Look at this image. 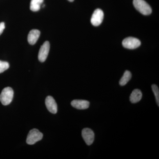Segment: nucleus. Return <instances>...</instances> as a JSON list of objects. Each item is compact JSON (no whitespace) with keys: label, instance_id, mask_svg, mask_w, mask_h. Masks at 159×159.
<instances>
[{"label":"nucleus","instance_id":"1","mask_svg":"<svg viewBox=\"0 0 159 159\" xmlns=\"http://www.w3.org/2000/svg\"><path fill=\"white\" fill-rule=\"evenodd\" d=\"M134 6L135 8L140 13L144 15H149L151 14L150 6L144 0H134Z\"/></svg>","mask_w":159,"mask_h":159},{"label":"nucleus","instance_id":"2","mask_svg":"<svg viewBox=\"0 0 159 159\" xmlns=\"http://www.w3.org/2000/svg\"><path fill=\"white\" fill-rule=\"evenodd\" d=\"M14 92L11 88H5L0 94V101L3 105H9L13 99Z\"/></svg>","mask_w":159,"mask_h":159},{"label":"nucleus","instance_id":"3","mask_svg":"<svg viewBox=\"0 0 159 159\" xmlns=\"http://www.w3.org/2000/svg\"><path fill=\"white\" fill-rule=\"evenodd\" d=\"M43 134L38 129H33L29 131L26 142L29 145H34L43 139Z\"/></svg>","mask_w":159,"mask_h":159},{"label":"nucleus","instance_id":"4","mask_svg":"<svg viewBox=\"0 0 159 159\" xmlns=\"http://www.w3.org/2000/svg\"><path fill=\"white\" fill-rule=\"evenodd\" d=\"M122 44L125 48L134 49L139 48L141 45V43L140 40L138 39L129 37L123 40Z\"/></svg>","mask_w":159,"mask_h":159},{"label":"nucleus","instance_id":"5","mask_svg":"<svg viewBox=\"0 0 159 159\" xmlns=\"http://www.w3.org/2000/svg\"><path fill=\"white\" fill-rule=\"evenodd\" d=\"M104 14L101 9H98L94 11L92 17L91 22L94 26H99L103 20Z\"/></svg>","mask_w":159,"mask_h":159},{"label":"nucleus","instance_id":"6","mask_svg":"<svg viewBox=\"0 0 159 159\" xmlns=\"http://www.w3.org/2000/svg\"><path fill=\"white\" fill-rule=\"evenodd\" d=\"M50 48V44L48 41L45 42L41 47L38 54L39 60L40 62H44L47 59Z\"/></svg>","mask_w":159,"mask_h":159},{"label":"nucleus","instance_id":"7","mask_svg":"<svg viewBox=\"0 0 159 159\" xmlns=\"http://www.w3.org/2000/svg\"><path fill=\"white\" fill-rule=\"evenodd\" d=\"M82 136L86 144L90 145L94 141L95 134L94 132L89 128H84L82 131Z\"/></svg>","mask_w":159,"mask_h":159},{"label":"nucleus","instance_id":"8","mask_svg":"<svg viewBox=\"0 0 159 159\" xmlns=\"http://www.w3.org/2000/svg\"><path fill=\"white\" fill-rule=\"evenodd\" d=\"M45 104L47 109L50 112L54 114L57 113V104L53 97L51 96H48L46 99Z\"/></svg>","mask_w":159,"mask_h":159},{"label":"nucleus","instance_id":"9","mask_svg":"<svg viewBox=\"0 0 159 159\" xmlns=\"http://www.w3.org/2000/svg\"><path fill=\"white\" fill-rule=\"evenodd\" d=\"M71 104L72 106L77 109L84 110L89 108L90 102L87 100L75 99L71 102Z\"/></svg>","mask_w":159,"mask_h":159},{"label":"nucleus","instance_id":"10","mask_svg":"<svg viewBox=\"0 0 159 159\" xmlns=\"http://www.w3.org/2000/svg\"><path fill=\"white\" fill-rule=\"evenodd\" d=\"M40 35V32L37 29H33L29 32L28 35V40L30 44L34 45L37 42Z\"/></svg>","mask_w":159,"mask_h":159},{"label":"nucleus","instance_id":"11","mask_svg":"<svg viewBox=\"0 0 159 159\" xmlns=\"http://www.w3.org/2000/svg\"><path fill=\"white\" fill-rule=\"evenodd\" d=\"M142 94L141 90L136 89L133 91L131 94L129 99L130 102L133 103H135L139 102L142 99Z\"/></svg>","mask_w":159,"mask_h":159},{"label":"nucleus","instance_id":"12","mask_svg":"<svg viewBox=\"0 0 159 159\" xmlns=\"http://www.w3.org/2000/svg\"><path fill=\"white\" fill-rule=\"evenodd\" d=\"M132 74L128 70L125 71L119 81V84L122 86L125 85L130 80Z\"/></svg>","mask_w":159,"mask_h":159},{"label":"nucleus","instance_id":"13","mask_svg":"<svg viewBox=\"0 0 159 159\" xmlns=\"http://www.w3.org/2000/svg\"><path fill=\"white\" fill-rule=\"evenodd\" d=\"M43 0H31L30 3V9L32 11H37L40 9L41 4Z\"/></svg>","mask_w":159,"mask_h":159},{"label":"nucleus","instance_id":"14","mask_svg":"<svg viewBox=\"0 0 159 159\" xmlns=\"http://www.w3.org/2000/svg\"><path fill=\"white\" fill-rule=\"evenodd\" d=\"M152 90L153 91L154 94L155 96L156 99V101L157 104L158 106H159V90L158 87L156 85V84H152Z\"/></svg>","mask_w":159,"mask_h":159},{"label":"nucleus","instance_id":"15","mask_svg":"<svg viewBox=\"0 0 159 159\" xmlns=\"http://www.w3.org/2000/svg\"><path fill=\"white\" fill-rule=\"evenodd\" d=\"M9 67V63L0 61V74L8 70Z\"/></svg>","mask_w":159,"mask_h":159},{"label":"nucleus","instance_id":"16","mask_svg":"<svg viewBox=\"0 0 159 159\" xmlns=\"http://www.w3.org/2000/svg\"><path fill=\"white\" fill-rule=\"evenodd\" d=\"M5 29V24L4 22L0 23V35L2 33L3 31Z\"/></svg>","mask_w":159,"mask_h":159},{"label":"nucleus","instance_id":"17","mask_svg":"<svg viewBox=\"0 0 159 159\" xmlns=\"http://www.w3.org/2000/svg\"><path fill=\"white\" fill-rule=\"evenodd\" d=\"M68 1H69V2H74V0H68Z\"/></svg>","mask_w":159,"mask_h":159}]
</instances>
